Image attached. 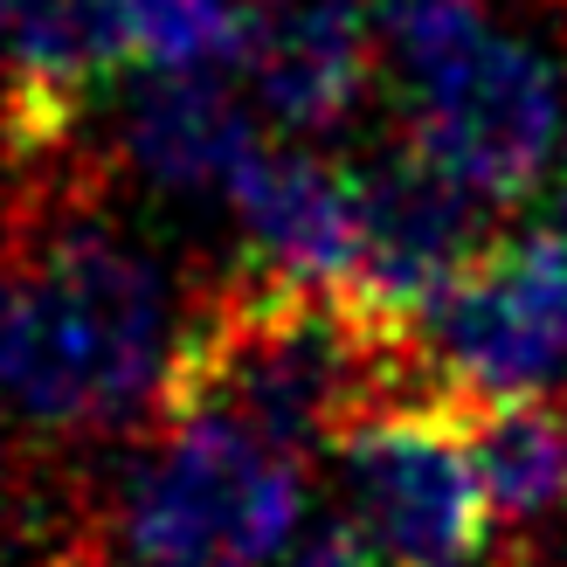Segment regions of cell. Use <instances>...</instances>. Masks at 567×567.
I'll use <instances>...</instances> for the list:
<instances>
[{
    "label": "cell",
    "mask_w": 567,
    "mask_h": 567,
    "mask_svg": "<svg viewBox=\"0 0 567 567\" xmlns=\"http://www.w3.org/2000/svg\"><path fill=\"white\" fill-rule=\"evenodd\" d=\"M35 567H111V560H97V547H55V554L35 560Z\"/></svg>",
    "instance_id": "cell-15"
},
{
    "label": "cell",
    "mask_w": 567,
    "mask_h": 567,
    "mask_svg": "<svg viewBox=\"0 0 567 567\" xmlns=\"http://www.w3.org/2000/svg\"><path fill=\"white\" fill-rule=\"evenodd\" d=\"M409 402H443L415 326L353 291H298L243 270L187 311L159 422L221 415L305 464L319 450L339 457L360 422Z\"/></svg>",
    "instance_id": "cell-2"
},
{
    "label": "cell",
    "mask_w": 567,
    "mask_h": 567,
    "mask_svg": "<svg viewBox=\"0 0 567 567\" xmlns=\"http://www.w3.org/2000/svg\"><path fill=\"white\" fill-rule=\"evenodd\" d=\"M14 14H21V0H0V49L14 42Z\"/></svg>",
    "instance_id": "cell-16"
},
{
    "label": "cell",
    "mask_w": 567,
    "mask_h": 567,
    "mask_svg": "<svg viewBox=\"0 0 567 567\" xmlns=\"http://www.w3.org/2000/svg\"><path fill=\"white\" fill-rule=\"evenodd\" d=\"M181 332L159 257L97 215L91 181L49 166L21 243L0 257V402L49 436L159 422Z\"/></svg>",
    "instance_id": "cell-1"
},
{
    "label": "cell",
    "mask_w": 567,
    "mask_h": 567,
    "mask_svg": "<svg viewBox=\"0 0 567 567\" xmlns=\"http://www.w3.org/2000/svg\"><path fill=\"white\" fill-rule=\"evenodd\" d=\"M409 153L485 208L533 202L567 138V70L485 14V0H374Z\"/></svg>",
    "instance_id": "cell-3"
},
{
    "label": "cell",
    "mask_w": 567,
    "mask_h": 567,
    "mask_svg": "<svg viewBox=\"0 0 567 567\" xmlns=\"http://www.w3.org/2000/svg\"><path fill=\"white\" fill-rule=\"evenodd\" d=\"M0 477H8V443H0Z\"/></svg>",
    "instance_id": "cell-17"
},
{
    "label": "cell",
    "mask_w": 567,
    "mask_h": 567,
    "mask_svg": "<svg viewBox=\"0 0 567 567\" xmlns=\"http://www.w3.org/2000/svg\"><path fill=\"white\" fill-rule=\"evenodd\" d=\"M560 430H567V409H560Z\"/></svg>",
    "instance_id": "cell-18"
},
{
    "label": "cell",
    "mask_w": 567,
    "mask_h": 567,
    "mask_svg": "<svg viewBox=\"0 0 567 567\" xmlns=\"http://www.w3.org/2000/svg\"><path fill=\"white\" fill-rule=\"evenodd\" d=\"M381 70L374 0H249L243 76L284 132L347 125Z\"/></svg>",
    "instance_id": "cell-9"
},
{
    "label": "cell",
    "mask_w": 567,
    "mask_h": 567,
    "mask_svg": "<svg viewBox=\"0 0 567 567\" xmlns=\"http://www.w3.org/2000/svg\"><path fill=\"white\" fill-rule=\"evenodd\" d=\"M291 567H374V560H367V547L353 540L347 526H339V533H326V540H311Z\"/></svg>",
    "instance_id": "cell-14"
},
{
    "label": "cell",
    "mask_w": 567,
    "mask_h": 567,
    "mask_svg": "<svg viewBox=\"0 0 567 567\" xmlns=\"http://www.w3.org/2000/svg\"><path fill=\"white\" fill-rule=\"evenodd\" d=\"M249 277L298 291H353L360 270V166L319 146H257L229 181Z\"/></svg>",
    "instance_id": "cell-8"
},
{
    "label": "cell",
    "mask_w": 567,
    "mask_h": 567,
    "mask_svg": "<svg viewBox=\"0 0 567 567\" xmlns=\"http://www.w3.org/2000/svg\"><path fill=\"white\" fill-rule=\"evenodd\" d=\"M492 249V208L409 146L360 166V270L353 298L415 326Z\"/></svg>",
    "instance_id": "cell-7"
},
{
    "label": "cell",
    "mask_w": 567,
    "mask_h": 567,
    "mask_svg": "<svg viewBox=\"0 0 567 567\" xmlns=\"http://www.w3.org/2000/svg\"><path fill=\"white\" fill-rule=\"evenodd\" d=\"M264 146V125L249 97L221 70L202 76H146L118 111V159L138 181L208 194L229 187Z\"/></svg>",
    "instance_id": "cell-10"
},
{
    "label": "cell",
    "mask_w": 567,
    "mask_h": 567,
    "mask_svg": "<svg viewBox=\"0 0 567 567\" xmlns=\"http://www.w3.org/2000/svg\"><path fill=\"white\" fill-rule=\"evenodd\" d=\"M8 153H0V257L21 243V229H28V208H35V174L28 181H8Z\"/></svg>",
    "instance_id": "cell-13"
},
{
    "label": "cell",
    "mask_w": 567,
    "mask_h": 567,
    "mask_svg": "<svg viewBox=\"0 0 567 567\" xmlns=\"http://www.w3.org/2000/svg\"><path fill=\"white\" fill-rule=\"evenodd\" d=\"M436 394L457 409L540 402L567 374V243L505 236L415 319Z\"/></svg>",
    "instance_id": "cell-6"
},
{
    "label": "cell",
    "mask_w": 567,
    "mask_h": 567,
    "mask_svg": "<svg viewBox=\"0 0 567 567\" xmlns=\"http://www.w3.org/2000/svg\"><path fill=\"white\" fill-rule=\"evenodd\" d=\"M249 0H132V63L146 76H202L243 63Z\"/></svg>",
    "instance_id": "cell-12"
},
{
    "label": "cell",
    "mask_w": 567,
    "mask_h": 567,
    "mask_svg": "<svg viewBox=\"0 0 567 567\" xmlns=\"http://www.w3.org/2000/svg\"><path fill=\"white\" fill-rule=\"evenodd\" d=\"M347 533L374 567H477L492 547V498L457 402H409L339 443Z\"/></svg>",
    "instance_id": "cell-5"
},
{
    "label": "cell",
    "mask_w": 567,
    "mask_h": 567,
    "mask_svg": "<svg viewBox=\"0 0 567 567\" xmlns=\"http://www.w3.org/2000/svg\"><path fill=\"white\" fill-rule=\"evenodd\" d=\"M471 415V457L498 519L533 526L567 505V430L547 402H498Z\"/></svg>",
    "instance_id": "cell-11"
},
{
    "label": "cell",
    "mask_w": 567,
    "mask_h": 567,
    "mask_svg": "<svg viewBox=\"0 0 567 567\" xmlns=\"http://www.w3.org/2000/svg\"><path fill=\"white\" fill-rule=\"evenodd\" d=\"M305 519V464L221 415L153 422L111 533L138 567H270Z\"/></svg>",
    "instance_id": "cell-4"
}]
</instances>
